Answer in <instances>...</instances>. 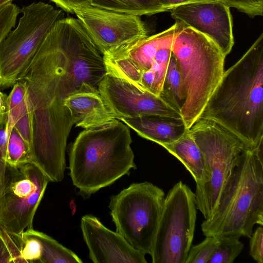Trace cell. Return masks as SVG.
Returning <instances> with one entry per match:
<instances>
[{
	"label": "cell",
	"mask_w": 263,
	"mask_h": 263,
	"mask_svg": "<svg viewBox=\"0 0 263 263\" xmlns=\"http://www.w3.org/2000/svg\"><path fill=\"white\" fill-rule=\"evenodd\" d=\"M12 87L7 99V125L14 127L31 146V117L26 88L20 81H17Z\"/></svg>",
	"instance_id": "17"
},
{
	"label": "cell",
	"mask_w": 263,
	"mask_h": 263,
	"mask_svg": "<svg viewBox=\"0 0 263 263\" xmlns=\"http://www.w3.org/2000/svg\"><path fill=\"white\" fill-rule=\"evenodd\" d=\"M74 13L103 55L147 36L146 27L138 16L92 5L79 7Z\"/></svg>",
	"instance_id": "11"
},
{
	"label": "cell",
	"mask_w": 263,
	"mask_h": 263,
	"mask_svg": "<svg viewBox=\"0 0 263 263\" xmlns=\"http://www.w3.org/2000/svg\"><path fill=\"white\" fill-rule=\"evenodd\" d=\"M54 25L67 60L58 97L64 100L74 93L98 92L106 74L103 54L79 19L63 18Z\"/></svg>",
	"instance_id": "9"
},
{
	"label": "cell",
	"mask_w": 263,
	"mask_h": 263,
	"mask_svg": "<svg viewBox=\"0 0 263 263\" xmlns=\"http://www.w3.org/2000/svg\"><path fill=\"white\" fill-rule=\"evenodd\" d=\"M4 172V170L0 165V195L1 194L3 188Z\"/></svg>",
	"instance_id": "34"
},
{
	"label": "cell",
	"mask_w": 263,
	"mask_h": 263,
	"mask_svg": "<svg viewBox=\"0 0 263 263\" xmlns=\"http://www.w3.org/2000/svg\"><path fill=\"white\" fill-rule=\"evenodd\" d=\"M19 8L10 3L0 9V44L16 24Z\"/></svg>",
	"instance_id": "26"
},
{
	"label": "cell",
	"mask_w": 263,
	"mask_h": 263,
	"mask_svg": "<svg viewBox=\"0 0 263 263\" xmlns=\"http://www.w3.org/2000/svg\"><path fill=\"white\" fill-rule=\"evenodd\" d=\"M8 96L0 89V124L8 120Z\"/></svg>",
	"instance_id": "33"
},
{
	"label": "cell",
	"mask_w": 263,
	"mask_h": 263,
	"mask_svg": "<svg viewBox=\"0 0 263 263\" xmlns=\"http://www.w3.org/2000/svg\"><path fill=\"white\" fill-rule=\"evenodd\" d=\"M164 198V191L147 181L132 183L110 198L116 232L145 254L151 253Z\"/></svg>",
	"instance_id": "6"
},
{
	"label": "cell",
	"mask_w": 263,
	"mask_h": 263,
	"mask_svg": "<svg viewBox=\"0 0 263 263\" xmlns=\"http://www.w3.org/2000/svg\"><path fill=\"white\" fill-rule=\"evenodd\" d=\"M159 97L169 106L180 113L185 94L172 52Z\"/></svg>",
	"instance_id": "21"
},
{
	"label": "cell",
	"mask_w": 263,
	"mask_h": 263,
	"mask_svg": "<svg viewBox=\"0 0 263 263\" xmlns=\"http://www.w3.org/2000/svg\"><path fill=\"white\" fill-rule=\"evenodd\" d=\"M7 120L0 124V165L4 171L7 164Z\"/></svg>",
	"instance_id": "30"
},
{
	"label": "cell",
	"mask_w": 263,
	"mask_h": 263,
	"mask_svg": "<svg viewBox=\"0 0 263 263\" xmlns=\"http://www.w3.org/2000/svg\"><path fill=\"white\" fill-rule=\"evenodd\" d=\"M23 245L22 257L24 263L40 262L42 245L36 238L23 232Z\"/></svg>",
	"instance_id": "27"
},
{
	"label": "cell",
	"mask_w": 263,
	"mask_h": 263,
	"mask_svg": "<svg viewBox=\"0 0 263 263\" xmlns=\"http://www.w3.org/2000/svg\"><path fill=\"white\" fill-rule=\"evenodd\" d=\"M49 182L47 176L30 161L7 163L0 195V224L16 233L32 228Z\"/></svg>",
	"instance_id": "10"
},
{
	"label": "cell",
	"mask_w": 263,
	"mask_h": 263,
	"mask_svg": "<svg viewBox=\"0 0 263 263\" xmlns=\"http://www.w3.org/2000/svg\"><path fill=\"white\" fill-rule=\"evenodd\" d=\"M16 27L0 44V89L13 86L32 60L46 36L64 13L39 2L23 6Z\"/></svg>",
	"instance_id": "7"
},
{
	"label": "cell",
	"mask_w": 263,
	"mask_h": 263,
	"mask_svg": "<svg viewBox=\"0 0 263 263\" xmlns=\"http://www.w3.org/2000/svg\"><path fill=\"white\" fill-rule=\"evenodd\" d=\"M177 22L172 52L185 94L180 114L190 129L200 118L220 82L226 57L206 36Z\"/></svg>",
	"instance_id": "4"
},
{
	"label": "cell",
	"mask_w": 263,
	"mask_h": 263,
	"mask_svg": "<svg viewBox=\"0 0 263 263\" xmlns=\"http://www.w3.org/2000/svg\"><path fill=\"white\" fill-rule=\"evenodd\" d=\"M230 7L222 1L187 4L169 11L176 21L204 34L226 56L234 45Z\"/></svg>",
	"instance_id": "13"
},
{
	"label": "cell",
	"mask_w": 263,
	"mask_h": 263,
	"mask_svg": "<svg viewBox=\"0 0 263 263\" xmlns=\"http://www.w3.org/2000/svg\"><path fill=\"white\" fill-rule=\"evenodd\" d=\"M230 7L236 8L249 16H262L263 14V0H222Z\"/></svg>",
	"instance_id": "28"
},
{
	"label": "cell",
	"mask_w": 263,
	"mask_h": 263,
	"mask_svg": "<svg viewBox=\"0 0 263 263\" xmlns=\"http://www.w3.org/2000/svg\"><path fill=\"white\" fill-rule=\"evenodd\" d=\"M91 5L138 16L165 11L160 0H91Z\"/></svg>",
	"instance_id": "20"
},
{
	"label": "cell",
	"mask_w": 263,
	"mask_h": 263,
	"mask_svg": "<svg viewBox=\"0 0 263 263\" xmlns=\"http://www.w3.org/2000/svg\"><path fill=\"white\" fill-rule=\"evenodd\" d=\"M195 194L179 181L165 196L151 256L153 263H185L197 217Z\"/></svg>",
	"instance_id": "8"
},
{
	"label": "cell",
	"mask_w": 263,
	"mask_h": 263,
	"mask_svg": "<svg viewBox=\"0 0 263 263\" xmlns=\"http://www.w3.org/2000/svg\"><path fill=\"white\" fill-rule=\"evenodd\" d=\"M98 90L106 106L118 120L148 115L181 119L180 113L159 96L123 79L106 73Z\"/></svg>",
	"instance_id": "12"
},
{
	"label": "cell",
	"mask_w": 263,
	"mask_h": 263,
	"mask_svg": "<svg viewBox=\"0 0 263 263\" xmlns=\"http://www.w3.org/2000/svg\"><path fill=\"white\" fill-rule=\"evenodd\" d=\"M132 142L128 126L117 119L81 132L69 151V175L79 194L89 198L136 169Z\"/></svg>",
	"instance_id": "2"
},
{
	"label": "cell",
	"mask_w": 263,
	"mask_h": 263,
	"mask_svg": "<svg viewBox=\"0 0 263 263\" xmlns=\"http://www.w3.org/2000/svg\"><path fill=\"white\" fill-rule=\"evenodd\" d=\"M63 100L77 127L87 129L116 119L99 91L74 93Z\"/></svg>",
	"instance_id": "15"
},
{
	"label": "cell",
	"mask_w": 263,
	"mask_h": 263,
	"mask_svg": "<svg viewBox=\"0 0 263 263\" xmlns=\"http://www.w3.org/2000/svg\"><path fill=\"white\" fill-rule=\"evenodd\" d=\"M65 11L74 13L76 9L91 5V0H50Z\"/></svg>",
	"instance_id": "31"
},
{
	"label": "cell",
	"mask_w": 263,
	"mask_h": 263,
	"mask_svg": "<svg viewBox=\"0 0 263 263\" xmlns=\"http://www.w3.org/2000/svg\"><path fill=\"white\" fill-rule=\"evenodd\" d=\"M7 163L30 161V145L13 126L7 125Z\"/></svg>",
	"instance_id": "23"
},
{
	"label": "cell",
	"mask_w": 263,
	"mask_h": 263,
	"mask_svg": "<svg viewBox=\"0 0 263 263\" xmlns=\"http://www.w3.org/2000/svg\"><path fill=\"white\" fill-rule=\"evenodd\" d=\"M162 146L183 164L196 183L202 180L204 168L203 155L189 129L176 141Z\"/></svg>",
	"instance_id": "18"
},
{
	"label": "cell",
	"mask_w": 263,
	"mask_h": 263,
	"mask_svg": "<svg viewBox=\"0 0 263 263\" xmlns=\"http://www.w3.org/2000/svg\"><path fill=\"white\" fill-rule=\"evenodd\" d=\"M262 86V33L243 55L224 71L200 118L219 124L248 147L256 146L263 139Z\"/></svg>",
	"instance_id": "1"
},
{
	"label": "cell",
	"mask_w": 263,
	"mask_h": 263,
	"mask_svg": "<svg viewBox=\"0 0 263 263\" xmlns=\"http://www.w3.org/2000/svg\"><path fill=\"white\" fill-rule=\"evenodd\" d=\"M250 255L257 263H263V228L258 227L250 237Z\"/></svg>",
	"instance_id": "29"
},
{
	"label": "cell",
	"mask_w": 263,
	"mask_h": 263,
	"mask_svg": "<svg viewBox=\"0 0 263 263\" xmlns=\"http://www.w3.org/2000/svg\"><path fill=\"white\" fill-rule=\"evenodd\" d=\"M263 139L239 156L212 217L201 224L205 236L250 238L263 225Z\"/></svg>",
	"instance_id": "3"
},
{
	"label": "cell",
	"mask_w": 263,
	"mask_h": 263,
	"mask_svg": "<svg viewBox=\"0 0 263 263\" xmlns=\"http://www.w3.org/2000/svg\"><path fill=\"white\" fill-rule=\"evenodd\" d=\"M23 232H11L0 224V263H22Z\"/></svg>",
	"instance_id": "22"
},
{
	"label": "cell",
	"mask_w": 263,
	"mask_h": 263,
	"mask_svg": "<svg viewBox=\"0 0 263 263\" xmlns=\"http://www.w3.org/2000/svg\"><path fill=\"white\" fill-rule=\"evenodd\" d=\"M37 239L42 245L41 263H81L82 260L71 250L66 248L47 234L33 228L24 231Z\"/></svg>",
	"instance_id": "19"
},
{
	"label": "cell",
	"mask_w": 263,
	"mask_h": 263,
	"mask_svg": "<svg viewBox=\"0 0 263 263\" xmlns=\"http://www.w3.org/2000/svg\"><path fill=\"white\" fill-rule=\"evenodd\" d=\"M13 0H0V9L3 8L7 5L12 3Z\"/></svg>",
	"instance_id": "35"
},
{
	"label": "cell",
	"mask_w": 263,
	"mask_h": 263,
	"mask_svg": "<svg viewBox=\"0 0 263 263\" xmlns=\"http://www.w3.org/2000/svg\"><path fill=\"white\" fill-rule=\"evenodd\" d=\"M216 1H222V0H160V4L165 11H168L174 7L187 4Z\"/></svg>",
	"instance_id": "32"
},
{
	"label": "cell",
	"mask_w": 263,
	"mask_h": 263,
	"mask_svg": "<svg viewBox=\"0 0 263 263\" xmlns=\"http://www.w3.org/2000/svg\"><path fill=\"white\" fill-rule=\"evenodd\" d=\"M119 120L141 137L161 146L176 141L189 129L181 119L157 115L122 118Z\"/></svg>",
	"instance_id": "16"
},
{
	"label": "cell",
	"mask_w": 263,
	"mask_h": 263,
	"mask_svg": "<svg viewBox=\"0 0 263 263\" xmlns=\"http://www.w3.org/2000/svg\"><path fill=\"white\" fill-rule=\"evenodd\" d=\"M189 130L203 157V177L196 183L194 194L196 208L207 220L214 213L239 156L249 147L232 132L208 119L200 118Z\"/></svg>",
	"instance_id": "5"
},
{
	"label": "cell",
	"mask_w": 263,
	"mask_h": 263,
	"mask_svg": "<svg viewBox=\"0 0 263 263\" xmlns=\"http://www.w3.org/2000/svg\"><path fill=\"white\" fill-rule=\"evenodd\" d=\"M83 239L95 263H146L145 254L133 248L116 231L105 227L98 218L86 215L81 220Z\"/></svg>",
	"instance_id": "14"
},
{
	"label": "cell",
	"mask_w": 263,
	"mask_h": 263,
	"mask_svg": "<svg viewBox=\"0 0 263 263\" xmlns=\"http://www.w3.org/2000/svg\"><path fill=\"white\" fill-rule=\"evenodd\" d=\"M205 237L199 243L191 246L185 263H208L218 242V237Z\"/></svg>",
	"instance_id": "25"
},
{
	"label": "cell",
	"mask_w": 263,
	"mask_h": 263,
	"mask_svg": "<svg viewBox=\"0 0 263 263\" xmlns=\"http://www.w3.org/2000/svg\"><path fill=\"white\" fill-rule=\"evenodd\" d=\"M243 244L234 237H218V242L208 263H232L240 254Z\"/></svg>",
	"instance_id": "24"
}]
</instances>
